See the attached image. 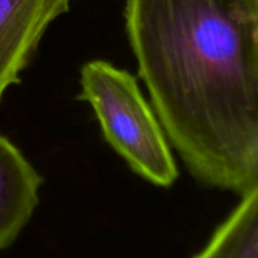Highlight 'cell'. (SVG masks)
Segmentation results:
<instances>
[{
    "instance_id": "3957f363",
    "label": "cell",
    "mask_w": 258,
    "mask_h": 258,
    "mask_svg": "<svg viewBox=\"0 0 258 258\" xmlns=\"http://www.w3.org/2000/svg\"><path fill=\"white\" fill-rule=\"evenodd\" d=\"M71 0H0V101L20 83L43 35L70 10Z\"/></svg>"
},
{
    "instance_id": "277c9868",
    "label": "cell",
    "mask_w": 258,
    "mask_h": 258,
    "mask_svg": "<svg viewBox=\"0 0 258 258\" xmlns=\"http://www.w3.org/2000/svg\"><path fill=\"white\" fill-rule=\"evenodd\" d=\"M43 176L19 149L0 135V251L29 223L39 204Z\"/></svg>"
},
{
    "instance_id": "7a4b0ae2",
    "label": "cell",
    "mask_w": 258,
    "mask_h": 258,
    "mask_svg": "<svg viewBox=\"0 0 258 258\" xmlns=\"http://www.w3.org/2000/svg\"><path fill=\"white\" fill-rule=\"evenodd\" d=\"M95 112L103 138L131 170L169 188L179 176L165 133L130 72L102 59L81 68V93Z\"/></svg>"
},
{
    "instance_id": "5b68a950",
    "label": "cell",
    "mask_w": 258,
    "mask_h": 258,
    "mask_svg": "<svg viewBox=\"0 0 258 258\" xmlns=\"http://www.w3.org/2000/svg\"><path fill=\"white\" fill-rule=\"evenodd\" d=\"M193 258H258V188L241 197L238 206Z\"/></svg>"
},
{
    "instance_id": "6da1fadb",
    "label": "cell",
    "mask_w": 258,
    "mask_h": 258,
    "mask_svg": "<svg viewBox=\"0 0 258 258\" xmlns=\"http://www.w3.org/2000/svg\"><path fill=\"white\" fill-rule=\"evenodd\" d=\"M154 112L197 181L258 188V0H126Z\"/></svg>"
}]
</instances>
